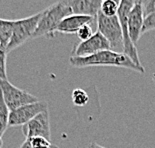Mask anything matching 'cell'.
<instances>
[{"label":"cell","mask_w":155,"mask_h":148,"mask_svg":"<svg viewBox=\"0 0 155 148\" xmlns=\"http://www.w3.org/2000/svg\"><path fill=\"white\" fill-rule=\"evenodd\" d=\"M69 63L76 68L90 67V66H112L131 69V70L144 73L143 66H138L124 53H119L112 50H103L95 54L85 57L70 56Z\"/></svg>","instance_id":"obj_1"},{"label":"cell","mask_w":155,"mask_h":148,"mask_svg":"<svg viewBox=\"0 0 155 148\" xmlns=\"http://www.w3.org/2000/svg\"><path fill=\"white\" fill-rule=\"evenodd\" d=\"M70 14H72L71 9L63 0H60L42 10L32 39L39 37L53 38L57 33V27L60 22Z\"/></svg>","instance_id":"obj_2"},{"label":"cell","mask_w":155,"mask_h":148,"mask_svg":"<svg viewBox=\"0 0 155 148\" xmlns=\"http://www.w3.org/2000/svg\"><path fill=\"white\" fill-rule=\"evenodd\" d=\"M97 31L105 37L110 45V50L124 53L123 33L120 22L117 16L106 17L100 12H98L97 17Z\"/></svg>","instance_id":"obj_3"},{"label":"cell","mask_w":155,"mask_h":148,"mask_svg":"<svg viewBox=\"0 0 155 148\" xmlns=\"http://www.w3.org/2000/svg\"><path fill=\"white\" fill-rule=\"evenodd\" d=\"M40 16L41 11L31 16H28L26 18L14 20L13 33L10 41H9L7 47H6V50H7L8 53L13 51L14 49L18 48L19 46L23 45L29 39H32L36 27H37L38 21L40 19Z\"/></svg>","instance_id":"obj_4"},{"label":"cell","mask_w":155,"mask_h":148,"mask_svg":"<svg viewBox=\"0 0 155 148\" xmlns=\"http://www.w3.org/2000/svg\"><path fill=\"white\" fill-rule=\"evenodd\" d=\"M135 3V0H121L118 6V11H117V17L118 20L120 22L122 33H123V43H124V54H126L131 60L138 66H142L139 59V55H138L137 48L135 46L132 41L130 40L129 35H128L127 30V18L128 14L131 10V8L133 7Z\"/></svg>","instance_id":"obj_5"},{"label":"cell","mask_w":155,"mask_h":148,"mask_svg":"<svg viewBox=\"0 0 155 148\" xmlns=\"http://www.w3.org/2000/svg\"><path fill=\"white\" fill-rule=\"evenodd\" d=\"M0 90L2 92L3 100L9 111L15 110L26 104L37 102L38 98L27 91L19 89L8 80H0Z\"/></svg>","instance_id":"obj_6"},{"label":"cell","mask_w":155,"mask_h":148,"mask_svg":"<svg viewBox=\"0 0 155 148\" xmlns=\"http://www.w3.org/2000/svg\"><path fill=\"white\" fill-rule=\"evenodd\" d=\"M48 109V104L46 101H37V102L26 104L10 111L9 113V126H23L29 122L36 115Z\"/></svg>","instance_id":"obj_7"},{"label":"cell","mask_w":155,"mask_h":148,"mask_svg":"<svg viewBox=\"0 0 155 148\" xmlns=\"http://www.w3.org/2000/svg\"><path fill=\"white\" fill-rule=\"evenodd\" d=\"M103 50H110V45L99 31H95L90 38L75 45L71 52V56L85 57Z\"/></svg>","instance_id":"obj_8"},{"label":"cell","mask_w":155,"mask_h":148,"mask_svg":"<svg viewBox=\"0 0 155 148\" xmlns=\"http://www.w3.org/2000/svg\"><path fill=\"white\" fill-rule=\"evenodd\" d=\"M22 132L26 138L44 137L50 140V120L48 109L36 115L22 126Z\"/></svg>","instance_id":"obj_9"},{"label":"cell","mask_w":155,"mask_h":148,"mask_svg":"<svg viewBox=\"0 0 155 148\" xmlns=\"http://www.w3.org/2000/svg\"><path fill=\"white\" fill-rule=\"evenodd\" d=\"M144 7L142 0H135L133 7L128 14L127 30L130 40L136 46L137 42L142 35V27L144 22Z\"/></svg>","instance_id":"obj_10"},{"label":"cell","mask_w":155,"mask_h":148,"mask_svg":"<svg viewBox=\"0 0 155 148\" xmlns=\"http://www.w3.org/2000/svg\"><path fill=\"white\" fill-rule=\"evenodd\" d=\"M96 18L91 16L80 15V14H70L66 16L57 27V33L61 34H76L77 31L83 25L91 24L93 23Z\"/></svg>","instance_id":"obj_11"},{"label":"cell","mask_w":155,"mask_h":148,"mask_svg":"<svg viewBox=\"0 0 155 148\" xmlns=\"http://www.w3.org/2000/svg\"><path fill=\"white\" fill-rule=\"evenodd\" d=\"M63 1L70 7L73 14L87 15L96 18L103 0H63Z\"/></svg>","instance_id":"obj_12"},{"label":"cell","mask_w":155,"mask_h":148,"mask_svg":"<svg viewBox=\"0 0 155 148\" xmlns=\"http://www.w3.org/2000/svg\"><path fill=\"white\" fill-rule=\"evenodd\" d=\"M14 20L0 18V45L7 47L13 33Z\"/></svg>","instance_id":"obj_13"},{"label":"cell","mask_w":155,"mask_h":148,"mask_svg":"<svg viewBox=\"0 0 155 148\" xmlns=\"http://www.w3.org/2000/svg\"><path fill=\"white\" fill-rule=\"evenodd\" d=\"M9 113L10 111L3 100L2 92L0 90V137L4 135L6 129L9 126Z\"/></svg>","instance_id":"obj_14"},{"label":"cell","mask_w":155,"mask_h":148,"mask_svg":"<svg viewBox=\"0 0 155 148\" xmlns=\"http://www.w3.org/2000/svg\"><path fill=\"white\" fill-rule=\"evenodd\" d=\"M118 6L119 4L113 0H103L100 6L99 12L106 17H113L117 15Z\"/></svg>","instance_id":"obj_15"},{"label":"cell","mask_w":155,"mask_h":148,"mask_svg":"<svg viewBox=\"0 0 155 148\" xmlns=\"http://www.w3.org/2000/svg\"><path fill=\"white\" fill-rule=\"evenodd\" d=\"M72 102L75 106L83 107L89 102V95L85 90L81 88H76L72 91Z\"/></svg>","instance_id":"obj_16"},{"label":"cell","mask_w":155,"mask_h":148,"mask_svg":"<svg viewBox=\"0 0 155 148\" xmlns=\"http://www.w3.org/2000/svg\"><path fill=\"white\" fill-rule=\"evenodd\" d=\"M8 52L6 47L0 45V80H8L6 73V60Z\"/></svg>","instance_id":"obj_17"},{"label":"cell","mask_w":155,"mask_h":148,"mask_svg":"<svg viewBox=\"0 0 155 148\" xmlns=\"http://www.w3.org/2000/svg\"><path fill=\"white\" fill-rule=\"evenodd\" d=\"M151 30H155V12H151L149 14L145 15L142 27V35Z\"/></svg>","instance_id":"obj_18"},{"label":"cell","mask_w":155,"mask_h":148,"mask_svg":"<svg viewBox=\"0 0 155 148\" xmlns=\"http://www.w3.org/2000/svg\"><path fill=\"white\" fill-rule=\"evenodd\" d=\"M94 34V30H93V27H92L91 24H86V25H83L82 27L79 29L77 31V37L80 39L81 41H85L87 40L91 37L92 35Z\"/></svg>","instance_id":"obj_19"},{"label":"cell","mask_w":155,"mask_h":148,"mask_svg":"<svg viewBox=\"0 0 155 148\" xmlns=\"http://www.w3.org/2000/svg\"><path fill=\"white\" fill-rule=\"evenodd\" d=\"M32 148H51L52 143L50 140L44 137H32L29 138Z\"/></svg>","instance_id":"obj_20"},{"label":"cell","mask_w":155,"mask_h":148,"mask_svg":"<svg viewBox=\"0 0 155 148\" xmlns=\"http://www.w3.org/2000/svg\"><path fill=\"white\" fill-rule=\"evenodd\" d=\"M19 148H32L31 143H30V139H29V138H26L25 141L21 144Z\"/></svg>","instance_id":"obj_21"},{"label":"cell","mask_w":155,"mask_h":148,"mask_svg":"<svg viewBox=\"0 0 155 148\" xmlns=\"http://www.w3.org/2000/svg\"><path fill=\"white\" fill-rule=\"evenodd\" d=\"M89 148H105V147L101 146V145H99V144H97V143H95V142H92L90 144V146H89Z\"/></svg>","instance_id":"obj_22"},{"label":"cell","mask_w":155,"mask_h":148,"mask_svg":"<svg viewBox=\"0 0 155 148\" xmlns=\"http://www.w3.org/2000/svg\"><path fill=\"white\" fill-rule=\"evenodd\" d=\"M3 146V140H2V137H0V148H2Z\"/></svg>","instance_id":"obj_23"},{"label":"cell","mask_w":155,"mask_h":148,"mask_svg":"<svg viewBox=\"0 0 155 148\" xmlns=\"http://www.w3.org/2000/svg\"><path fill=\"white\" fill-rule=\"evenodd\" d=\"M51 148H59L58 146H56L55 144H52V146H51Z\"/></svg>","instance_id":"obj_24"},{"label":"cell","mask_w":155,"mask_h":148,"mask_svg":"<svg viewBox=\"0 0 155 148\" xmlns=\"http://www.w3.org/2000/svg\"><path fill=\"white\" fill-rule=\"evenodd\" d=\"M113 1H115V2H116V3H118V4H119V3H120V1H121V0H113Z\"/></svg>","instance_id":"obj_25"}]
</instances>
